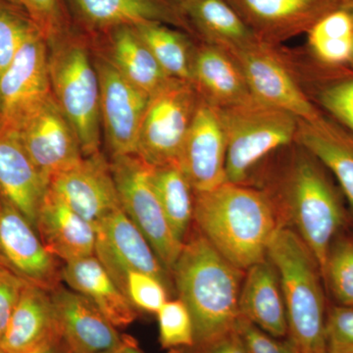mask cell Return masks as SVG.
<instances>
[{
    "mask_svg": "<svg viewBox=\"0 0 353 353\" xmlns=\"http://www.w3.org/2000/svg\"><path fill=\"white\" fill-rule=\"evenodd\" d=\"M194 220L210 245L243 271L266 259L269 243L283 224L265 190L228 182L194 192Z\"/></svg>",
    "mask_w": 353,
    "mask_h": 353,
    "instance_id": "obj_1",
    "label": "cell"
},
{
    "mask_svg": "<svg viewBox=\"0 0 353 353\" xmlns=\"http://www.w3.org/2000/svg\"><path fill=\"white\" fill-rule=\"evenodd\" d=\"M179 299L194 325L196 352L236 329L245 272L225 259L199 231L185 241L172 268Z\"/></svg>",
    "mask_w": 353,
    "mask_h": 353,
    "instance_id": "obj_2",
    "label": "cell"
},
{
    "mask_svg": "<svg viewBox=\"0 0 353 353\" xmlns=\"http://www.w3.org/2000/svg\"><path fill=\"white\" fill-rule=\"evenodd\" d=\"M287 158L276 181L262 189L277 208L281 219L289 218L308 246L324 275L330 248L343 222L338 194L321 163L296 141L287 146Z\"/></svg>",
    "mask_w": 353,
    "mask_h": 353,
    "instance_id": "obj_3",
    "label": "cell"
},
{
    "mask_svg": "<svg viewBox=\"0 0 353 353\" xmlns=\"http://www.w3.org/2000/svg\"><path fill=\"white\" fill-rule=\"evenodd\" d=\"M266 257L280 280L290 340L301 353H326V304L314 255L294 229L282 224Z\"/></svg>",
    "mask_w": 353,
    "mask_h": 353,
    "instance_id": "obj_4",
    "label": "cell"
},
{
    "mask_svg": "<svg viewBox=\"0 0 353 353\" xmlns=\"http://www.w3.org/2000/svg\"><path fill=\"white\" fill-rule=\"evenodd\" d=\"M51 90L73 127L83 157L101 152L99 81L88 34L74 28L48 43Z\"/></svg>",
    "mask_w": 353,
    "mask_h": 353,
    "instance_id": "obj_5",
    "label": "cell"
},
{
    "mask_svg": "<svg viewBox=\"0 0 353 353\" xmlns=\"http://www.w3.org/2000/svg\"><path fill=\"white\" fill-rule=\"evenodd\" d=\"M216 110L226 138L228 183L248 185L259 164L296 141L299 118L254 97Z\"/></svg>",
    "mask_w": 353,
    "mask_h": 353,
    "instance_id": "obj_6",
    "label": "cell"
},
{
    "mask_svg": "<svg viewBox=\"0 0 353 353\" xmlns=\"http://www.w3.org/2000/svg\"><path fill=\"white\" fill-rule=\"evenodd\" d=\"M201 101L194 85L178 79L152 95L139 130L137 155L150 166L179 164Z\"/></svg>",
    "mask_w": 353,
    "mask_h": 353,
    "instance_id": "obj_7",
    "label": "cell"
},
{
    "mask_svg": "<svg viewBox=\"0 0 353 353\" xmlns=\"http://www.w3.org/2000/svg\"><path fill=\"white\" fill-rule=\"evenodd\" d=\"M111 159L110 168L121 208L145 236L167 271H171L183 243L174 236L153 189L152 166L137 154Z\"/></svg>",
    "mask_w": 353,
    "mask_h": 353,
    "instance_id": "obj_8",
    "label": "cell"
},
{
    "mask_svg": "<svg viewBox=\"0 0 353 353\" xmlns=\"http://www.w3.org/2000/svg\"><path fill=\"white\" fill-rule=\"evenodd\" d=\"M225 50L240 67L257 101L288 111L299 119L321 117L297 79L290 57L279 46L259 41L245 48Z\"/></svg>",
    "mask_w": 353,
    "mask_h": 353,
    "instance_id": "obj_9",
    "label": "cell"
},
{
    "mask_svg": "<svg viewBox=\"0 0 353 353\" xmlns=\"http://www.w3.org/2000/svg\"><path fill=\"white\" fill-rule=\"evenodd\" d=\"M52 95L48 46L36 27L0 75V129L17 134Z\"/></svg>",
    "mask_w": 353,
    "mask_h": 353,
    "instance_id": "obj_10",
    "label": "cell"
},
{
    "mask_svg": "<svg viewBox=\"0 0 353 353\" xmlns=\"http://www.w3.org/2000/svg\"><path fill=\"white\" fill-rule=\"evenodd\" d=\"M92 44L101 92V127L111 158L137 154L150 97L132 85L92 39Z\"/></svg>",
    "mask_w": 353,
    "mask_h": 353,
    "instance_id": "obj_11",
    "label": "cell"
},
{
    "mask_svg": "<svg viewBox=\"0 0 353 353\" xmlns=\"http://www.w3.org/2000/svg\"><path fill=\"white\" fill-rule=\"evenodd\" d=\"M0 266L27 284L53 292L61 285L59 260L23 213L0 197Z\"/></svg>",
    "mask_w": 353,
    "mask_h": 353,
    "instance_id": "obj_12",
    "label": "cell"
},
{
    "mask_svg": "<svg viewBox=\"0 0 353 353\" xmlns=\"http://www.w3.org/2000/svg\"><path fill=\"white\" fill-rule=\"evenodd\" d=\"M95 232L94 256L124 294L128 274L132 271L150 274L168 288L167 269L122 208L106 216Z\"/></svg>",
    "mask_w": 353,
    "mask_h": 353,
    "instance_id": "obj_13",
    "label": "cell"
},
{
    "mask_svg": "<svg viewBox=\"0 0 353 353\" xmlns=\"http://www.w3.org/2000/svg\"><path fill=\"white\" fill-rule=\"evenodd\" d=\"M16 134L48 185L53 176L85 157L73 127L53 95Z\"/></svg>",
    "mask_w": 353,
    "mask_h": 353,
    "instance_id": "obj_14",
    "label": "cell"
},
{
    "mask_svg": "<svg viewBox=\"0 0 353 353\" xmlns=\"http://www.w3.org/2000/svg\"><path fill=\"white\" fill-rule=\"evenodd\" d=\"M75 24L88 36L118 27L159 22L178 28L196 38L182 8L173 0H65Z\"/></svg>",
    "mask_w": 353,
    "mask_h": 353,
    "instance_id": "obj_15",
    "label": "cell"
},
{
    "mask_svg": "<svg viewBox=\"0 0 353 353\" xmlns=\"http://www.w3.org/2000/svg\"><path fill=\"white\" fill-rule=\"evenodd\" d=\"M260 41L280 44L308 32L345 0H227Z\"/></svg>",
    "mask_w": 353,
    "mask_h": 353,
    "instance_id": "obj_16",
    "label": "cell"
},
{
    "mask_svg": "<svg viewBox=\"0 0 353 353\" xmlns=\"http://www.w3.org/2000/svg\"><path fill=\"white\" fill-rule=\"evenodd\" d=\"M48 189L94 227L121 208L110 163L101 152L53 176Z\"/></svg>",
    "mask_w": 353,
    "mask_h": 353,
    "instance_id": "obj_17",
    "label": "cell"
},
{
    "mask_svg": "<svg viewBox=\"0 0 353 353\" xmlns=\"http://www.w3.org/2000/svg\"><path fill=\"white\" fill-rule=\"evenodd\" d=\"M226 153L217 110L201 99L179 159L194 192H208L227 182Z\"/></svg>",
    "mask_w": 353,
    "mask_h": 353,
    "instance_id": "obj_18",
    "label": "cell"
},
{
    "mask_svg": "<svg viewBox=\"0 0 353 353\" xmlns=\"http://www.w3.org/2000/svg\"><path fill=\"white\" fill-rule=\"evenodd\" d=\"M51 297L58 333L74 353L113 352L126 345L129 336H121L87 297L62 285L51 292Z\"/></svg>",
    "mask_w": 353,
    "mask_h": 353,
    "instance_id": "obj_19",
    "label": "cell"
},
{
    "mask_svg": "<svg viewBox=\"0 0 353 353\" xmlns=\"http://www.w3.org/2000/svg\"><path fill=\"white\" fill-rule=\"evenodd\" d=\"M48 190V182L17 134L0 129V197L10 202L36 228Z\"/></svg>",
    "mask_w": 353,
    "mask_h": 353,
    "instance_id": "obj_20",
    "label": "cell"
},
{
    "mask_svg": "<svg viewBox=\"0 0 353 353\" xmlns=\"http://www.w3.org/2000/svg\"><path fill=\"white\" fill-rule=\"evenodd\" d=\"M37 231L46 250L64 263L94 255L97 232L50 189L37 218Z\"/></svg>",
    "mask_w": 353,
    "mask_h": 353,
    "instance_id": "obj_21",
    "label": "cell"
},
{
    "mask_svg": "<svg viewBox=\"0 0 353 353\" xmlns=\"http://www.w3.org/2000/svg\"><path fill=\"white\" fill-rule=\"evenodd\" d=\"M125 78L148 97L157 94L172 80L134 27H118L90 36Z\"/></svg>",
    "mask_w": 353,
    "mask_h": 353,
    "instance_id": "obj_22",
    "label": "cell"
},
{
    "mask_svg": "<svg viewBox=\"0 0 353 353\" xmlns=\"http://www.w3.org/2000/svg\"><path fill=\"white\" fill-rule=\"evenodd\" d=\"M192 85L202 101L215 108L252 99L243 72L224 48L201 41L196 44Z\"/></svg>",
    "mask_w": 353,
    "mask_h": 353,
    "instance_id": "obj_23",
    "label": "cell"
},
{
    "mask_svg": "<svg viewBox=\"0 0 353 353\" xmlns=\"http://www.w3.org/2000/svg\"><path fill=\"white\" fill-rule=\"evenodd\" d=\"M239 308L241 317L267 334L281 339L289 334L280 280L275 267L267 257L245 270Z\"/></svg>",
    "mask_w": 353,
    "mask_h": 353,
    "instance_id": "obj_24",
    "label": "cell"
},
{
    "mask_svg": "<svg viewBox=\"0 0 353 353\" xmlns=\"http://www.w3.org/2000/svg\"><path fill=\"white\" fill-rule=\"evenodd\" d=\"M62 281L69 289L87 297L115 328H125L138 317V309L94 255L65 263Z\"/></svg>",
    "mask_w": 353,
    "mask_h": 353,
    "instance_id": "obj_25",
    "label": "cell"
},
{
    "mask_svg": "<svg viewBox=\"0 0 353 353\" xmlns=\"http://www.w3.org/2000/svg\"><path fill=\"white\" fill-rule=\"evenodd\" d=\"M57 331L51 292L28 284L0 340V348L6 353H23Z\"/></svg>",
    "mask_w": 353,
    "mask_h": 353,
    "instance_id": "obj_26",
    "label": "cell"
},
{
    "mask_svg": "<svg viewBox=\"0 0 353 353\" xmlns=\"http://www.w3.org/2000/svg\"><path fill=\"white\" fill-rule=\"evenodd\" d=\"M181 8L201 41L224 50L245 48L260 41L227 0H189Z\"/></svg>",
    "mask_w": 353,
    "mask_h": 353,
    "instance_id": "obj_27",
    "label": "cell"
},
{
    "mask_svg": "<svg viewBox=\"0 0 353 353\" xmlns=\"http://www.w3.org/2000/svg\"><path fill=\"white\" fill-rule=\"evenodd\" d=\"M296 143L333 173L353 210V139L321 116L314 121L299 119Z\"/></svg>",
    "mask_w": 353,
    "mask_h": 353,
    "instance_id": "obj_28",
    "label": "cell"
},
{
    "mask_svg": "<svg viewBox=\"0 0 353 353\" xmlns=\"http://www.w3.org/2000/svg\"><path fill=\"white\" fill-rule=\"evenodd\" d=\"M134 28L167 75L192 82L196 44L190 34L159 22L143 23Z\"/></svg>",
    "mask_w": 353,
    "mask_h": 353,
    "instance_id": "obj_29",
    "label": "cell"
},
{
    "mask_svg": "<svg viewBox=\"0 0 353 353\" xmlns=\"http://www.w3.org/2000/svg\"><path fill=\"white\" fill-rule=\"evenodd\" d=\"M150 182L172 232L181 243L194 220V192L179 164L152 166Z\"/></svg>",
    "mask_w": 353,
    "mask_h": 353,
    "instance_id": "obj_30",
    "label": "cell"
},
{
    "mask_svg": "<svg viewBox=\"0 0 353 353\" xmlns=\"http://www.w3.org/2000/svg\"><path fill=\"white\" fill-rule=\"evenodd\" d=\"M307 34L311 52L323 63L338 65L350 61L353 20L343 7L321 18Z\"/></svg>",
    "mask_w": 353,
    "mask_h": 353,
    "instance_id": "obj_31",
    "label": "cell"
},
{
    "mask_svg": "<svg viewBox=\"0 0 353 353\" xmlns=\"http://www.w3.org/2000/svg\"><path fill=\"white\" fill-rule=\"evenodd\" d=\"M38 28L46 43L74 29L65 0H6Z\"/></svg>",
    "mask_w": 353,
    "mask_h": 353,
    "instance_id": "obj_32",
    "label": "cell"
},
{
    "mask_svg": "<svg viewBox=\"0 0 353 353\" xmlns=\"http://www.w3.org/2000/svg\"><path fill=\"white\" fill-rule=\"evenodd\" d=\"M323 280L341 306L353 307V240H334L330 248Z\"/></svg>",
    "mask_w": 353,
    "mask_h": 353,
    "instance_id": "obj_33",
    "label": "cell"
},
{
    "mask_svg": "<svg viewBox=\"0 0 353 353\" xmlns=\"http://www.w3.org/2000/svg\"><path fill=\"white\" fill-rule=\"evenodd\" d=\"M157 314L162 347L171 350L194 348L192 316L180 299L167 301Z\"/></svg>",
    "mask_w": 353,
    "mask_h": 353,
    "instance_id": "obj_34",
    "label": "cell"
},
{
    "mask_svg": "<svg viewBox=\"0 0 353 353\" xmlns=\"http://www.w3.org/2000/svg\"><path fill=\"white\" fill-rule=\"evenodd\" d=\"M34 28L36 26L19 9L0 0V75L12 63Z\"/></svg>",
    "mask_w": 353,
    "mask_h": 353,
    "instance_id": "obj_35",
    "label": "cell"
},
{
    "mask_svg": "<svg viewBox=\"0 0 353 353\" xmlns=\"http://www.w3.org/2000/svg\"><path fill=\"white\" fill-rule=\"evenodd\" d=\"M167 292V285L150 274L138 271L128 274L125 294L138 310L157 314L168 301Z\"/></svg>",
    "mask_w": 353,
    "mask_h": 353,
    "instance_id": "obj_36",
    "label": "cell"
},
{
    "mask_svg": "<svg viewBox=\"0 0 353 353\" xmlns=\"http://www.w3.org/2000/svg\"><path fill=\"white\" fill-rule=\"evenodd\" d=\"M234 330L241 336L248 353H301L290 339L275 338L245 318H239Z\"/></svg>",
    "mask_w": 353,
    "mask_h": 353,
    "instance_id": "obj_37",
    "label": "cell"
},
{
    "mask_svg": "<svg viewBox=\"0 0 353 353\" xmlns=\"http://www.w3.org/2000/svg\"><path fill=\"white\" fill-rule=\"evenodd\" d=\"M328 353H353V307L336 306L326 319Z\"/></svg>",
    "mask_w": 353,
    "mask_h": 353,
    "instance_id": "obj_38",
    "label": "cell"
},
{
    "mask_svg": "<svg viewBox=\"0 0 353 353\" xmlns=\"http://www.w3.org/2000/svg\"><path fill=\"white\" fill-rule=\"evenodd\" d=\"M323 106L353 131V80L332 83L319 94Z\"/></svg>",
    "mask_w": 353,
    "mask_h": 353,
    "instance_id": "obj_39",
    "label": "cell"
},
{
    "mask_svg": "<svg viewBox=\"0 0 353 353\" xmlns=\"http://www.w3.org/2000/svg\"><path fill=\"white\" fill-rule=\"evenodd\" d=\"M27 283L0 266V340Z\"/></svg>",
    "mask_w": 353,
    "mask_h": 353,
    "instance_id": "obj_40",
    "label": "cell"
},
{
    "mask_svg": "<svg viewBox=\"0 0 353 353\" xmlns=\"http://www.w3.org/2000/svg\"><path fill=\"white\" fill-rule=\"evenodd\" d=\"M196 353H248L241 336L236 330L213 345L199 350Z\"/></svg>",
    "mask_w": 353,
    "mask_h": 353,
    "instance_id": "obj_41",
    "label": "cell"
},
{
    "mask_svg": "<svg viewBox=\"0 0 353 353\" xmlns=\"http://www.w3.org/2000/svg\"><path fill=\"white\" fill-rule=\"evenodd\" d=\"M23 353H74L58 331Z\"/></svg>",
    "mask_w": 353,
    "mask_h": 353,
    "instance_id": "obj_42",
    "label": "cell"
},
{
    "mask_svg": "<svg viewBox=\"0 0 353 353\" xmlns=\"http://www.w3.org/2000/svg\"><path fill=\"white\" fill-rule=\"evenodd\" d=\"M122 353H145L141 352V350L138 347V345H137L136 341L132 340V338H130L128 340L126 345H125L124 348H123Z\"/></svg>",
    "mask_w": 353,
    "mask_h": 353,
    "instance_id": "obj_43",
    "label": "cell"
},
{
    "mask_svg": "<svg viewBox=\"0 0 353 353\" xmlns=\"http://www.w3.org/2000/svg\"><path fill=\"white\" fill-rule=\"evenodd\" d=\"M343 8H345L350 14L353 20V0H347L343 4Z\"/></svg>",
    "mask_w": 353,
    "mask_h": 353,
    "instance_id": "obj_44",
    "label": "cell"
},
{
    "mask_svg": "<svg viewBox=\"0 0 353 353\" xmlns=\"http://www.w3.org/2000/svg\"><path fill=\"white\" fill-rule=\"evenodd\" d=\"M174 2H175L176 4H178L179 6H182L183 4H185V2L189 1V0H173Z\"/></svg>",
    "mask_w": 353,
    "mask_h": 353,
    "instance_id": "obj_45",
    "label": "cell"
},
{
    "mask_svg": "<svg viewBox=\"0 0 353 353\" xmlns=\"http://www.w3.org/2000/svg\"><path fill=\"white\" fill-rule=\"evenodd\" d=\"M128 340H129V339H128ZM124 347H125V345H124ZM124 347H123L122 348H120V350H113V352H104V353H122V350H123V348H124Z\"/></svg>",
    "mask_w": 353,
    "mask_h": 353,
    "instance_id": "obj_46",
    "label": "cell"
},
{
    "mask_svg": "<svg viewBox=\"0 0 353 353\" xmlns=\"http://www.w3.org/2000/svg\"><path fill=\"white\" fill-rule=\"evenodd\" d=\"M350 61L353 62V48H352V58H350Z\"/></svg>",
    "mask_w": 353,
    "mask_h": 353,
    "instance_id": "obj_47",
    "label": "cell"
},
{
    "mask_svg": "<svg viewBox=\"0 0 353 353\" xmlns=\"http://www.w3.org/2000/svg\"><path fill=\"white\" fill-rule=\"evenodd\" d=\"M0 353H6L3 352V350H1V348H0Z\"/></svg>",
    "mask_w": 353,
    "mask_h": 353,
    "instance_id": "obj_48",
    "label": "cell"
},
{
    "mask_svg": "<svg viewBox=\"0 0 353 353\" xmlns=\"http://www.w3.org/2000/svg\"><path fill=\"white\" fill-rule=\"evenodd\" d=\"M345 1H347V0H345Z\"/></svg>",
    "mask_w": 353,
    "mask_h": 353,
    "instance_id": "obj_49",
    "label": "cell"
},
{
    "mask_svg": "<svg viewBox=\"0 0 353 353\" xmlns=\"http://www.w3.org/2000/svg\"><path fill=\"white\" fill-rule=\"evenodd\" d=\"M326 353H328V352H326Z\"/></svg>",
    "mask_w": 353,
    "mask_h": 353,
    "instance_id": "obj_50",
    "label": "cell"
}]
</instances>
